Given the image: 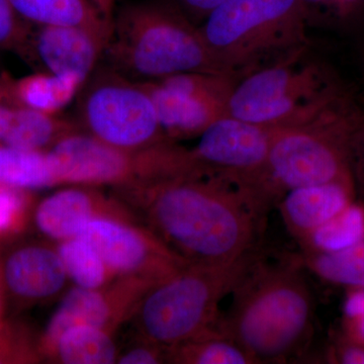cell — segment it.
Wrapping results in <instances>:
<instances>
[{
  "mask_svg": "<svg viewBox=\"0 0 364 364\" xmlns=\"http://www.w3.org/2000/svg\"><path fill=\"white\" fill-rule=\"evenodd\" d=\"M114 191L141 223L191 264H224L261 248L269 210L232 177L181 176Z\"/></svg>",
  "mask_w": 364,
  "mask_h": 364,
  "instance_id": "6da1fadb",
  "label": "cell"
},
{
  "mask_svg": "<svg viewBox=\"0 0 364 364\" xmlns=\"http://www.w3.org/2000/svg\"><path fill=\"white\" fill-rule=\"evenodd\" d=\"M301 256L262 250L232 291L219 332L256 363H286L299 355L313 330V298Z\"/></svg>",
  "mask_w": 364,
  "mask_h": 364,
  "instance_id": "7a4b0ae2",
  "label": "cell"
},
{
  "mask_svg": "<svg viewBox=\"0 0 364 364\" xmlns=\"http://www.w3.org/2000/svg\"><path fill=\"white\" fill-rule=\"evenodd\" d=\"M364 105L350 90L309 123L279 129L251 189L268 210L289 191L330 182L353 186L352 136Z\"/></svg>",
  "mask_w": 364,
  "mask_h": 364,
  "instance_id": "3957f363",
  "label": "cell"
},
{
  "mask_svg": "<svg viewBox=\"0 0 364 364\" xmlns=\"http://www.w3.org/2000/svg\"><path fill=\"white\" fill-rule=\"evenodd\" d=\"M198 28L219 71L237 80L311 46L299 0H225Z\"/></svg>",
  "mask_w": 364,
  "mask_h": 364,
  "instance_id": "277c9868",
  "label": "cell"
},
{
  "mask_svg": "<svg viewBox=\"0 0 364 364\" xmlns=\"http://www.w3.org/2000/svg\"><path fill=\"white\" fill-rule=\"evenodd\" d=\"M104 58L136 81L188 72L222 74L200 28L167 0L128 4L114 18Z\"/></svg>",
  "mask_w": 364,
  "mask_h": 364,
  "instance_id": "5b68a950",
  "label": "cell"
},
{
  "mask_svg": "<svg viewBox=\"0 0 364 364\" xmlns=\"http://www.w3.org/2000/svg\"><path fill=\"white\" fill-rule=\"evenodd\" d=\"M262 252L224 264H189L151 287L130 318L135 336L168 349L220 333V304Z\"/></svg>",
  "mask_w": 364,
  "mask_h": 364,
  "instance_id": "8992f818",
  "label": "cell"
},
{
  "mask_svg": "<svg viewBox=\"0 0 364 364\" xmlns=\"http://www.w3.org/2000/svg\"><path fill=\"white\" fill-rule=\"evenodd\" d=\"M310 51L311 46L237 80L226 114L267 128L286 129L309 123L329 109L351 88Z\"/></svg>",
  "mask_w": 364,
  "mask_h": 364,
  "instance_id": "52a82bcc",
  "label": "cell"
},
{
  "mask_svg": "<svg viewBox=\"0 0 364 364\" xmlns=\"http://www.w3.org/2000/svg\"><path fill=\"white\" fill-rule=\"evenodd\" d=\"M77 117L83 133L117 149L142 151L170 141L142 82L109 66L93 72L79 92Z\"/></svg>",
  "mask_w": 364,
  "mask_h": 364,
  "instance_id": "ba28073f",
  "label": "cell"
},
{
  "mask_svg": "<svg viewBox=\"0 0 364 364\" xmlns=\"http://www.w3.org/2000/svg\"><path fill=\"white\" fill-rule=\"evenodd\" d=\"M141 82L152 98L165 136L178 142L200 136L227 114L237 79L224 74L188 72Z\"/></svg>",
  "mask_w": 364,
  "mask_h": 364,
  "instance_id": "9c48e42d",
  "label": "cell"
},
{
  "mask_svg": "<svg viewBox=\"0 0 364 364\" xmlns=\"http://www.w3.org/2000/svg\"><path fill=\"white\" fill-rule=\"evenodd\" d=\"M77 237L97 249L117 277L154 286L191 264L139 221L95 218L81 228Z\"/></svg>",
  "mask_w": 364,
  "mask_h": 364,
  "instance_id": "30bf717a",
  "label": "cell"
},
{
  "mask_svg": "<svg viewBox=\"0 0 364 364\" xmlns=\"http://www.w3.org/2000/svg\"><path fill=\"white\" fill-rule=\"evenodd\" d=\"M57 183L114 189L149 181L156 171L155 148L124 151L75 132L48 150Z\"/></svg>",
  "mask_w": 364,
  "mask_h": 364,
  "instance_id": "8fae6325",
  "label": "cell"
},
{
  "mask_svg": "<svg viewBox=\"0 0 364 364\" xmlns=\"http://www.w3.org/2000/svg\"><path fill=\"white\" fill-rule=\"evenodd\" d=\"M153 284L129 277H117L100 289L74 287L69 289L38 340L41 358L50 359L60 335L75 324H86L114 333L129 322L136 305Z\"/></svg>",
  "mask_w": 364,
  "mask_h": 364,
  "instance_id": "7c38bea8",
  "label": "cell"
},
{
  "mask_svg": "<svg viewBox=\"0 0 364 364\" xmlns=\"http://www.w3.org/2000/svg\"><path fill=\"white\" fill-rule=\"evenodd\" d=\"M277 130L225 114L198 136L189 149L191 158L202 171L232 177L250 188Z\"/></svg>",
  "mask_w": 364,
  "mask_h": 364,
  "instance_id": "4fadbf2b",
  "label": "cell"
},
{
  "mask_svg": "<svg viewBox=\"0 0 364 364\" xmlns=\"http://www.w3.org/2000/svg\"><path fill=\"white\" fill-rule=\"evenodd\" d=\"M18 239L0 254V277L6 309L23 310L63 294L69 279L56 246Z\"/></svg>",
  "mask_w": 364,
  "mask_h": 364,
  "instance_id": "5bb4252c",
  "label": "cell"
},
{
  "mask_svg": "<svg viewBox=\"0 0 364 364\" xmlns=\"http://www.w3.org/2000/svg\"><path fill=\"white\" fill-rule=\"evenodd\" d=\"M98 217L141 222L117 196L86 186H72L46 196L33 208L32 222L45 239L58 243L77 237L86 223Z\"/></svg>",
  "mask_w": 364,
  "mask_h": 364,
  "instance_id": "9a60e30c",
  "label": "cell"
},
{
  "mask_svg": "<svg viewBox=\"0 0 364 364\" xmlns=\"http://www.w3.org/2000/svg\"><path fill=\"white\" fill-rule=\"evenodd\" d=\"M111 36L78 26H36L28 61L50 73L78 76L86 83L104 58Z\"/></svg>",
  "mask_w": 364,
  "mask_h": 364,
  "instance_id": "2e32d148",
  "label": "cell"
},
{
  "mask_svg": "<svg viewBox=\"0 0 364 364\" xmlns=\"http://www.w3.org/2000/svg\"><path fill=\"white\" fill-rule=\"evenodd\" d=\"M352 184L330 182L291 189L280 200V214L298 240L322 226L354 202Z\"/></svg>",
  "mask_w": 364,
  "mask_h": 364,
  "instance_id": "e0dca14e",
  "label": "cell"
},
{
  "mask_svg": "<svg viewBox=\"0 0 364 364\" xmlns=\"http://www.w3.org/2000/svg\"><path fill=\"white\" fill-rule=\"evenodd\" d=\"M18 16L33 26H78L112 35L114 21L105 20L91 0H9Z\"/></svg>",
  "mask_w": 364,
  "mask_h": 364,
  "instance_id": "ac0fdd59",
  "label": "cell"
},
{
  "mask_svg": "<svg viewBox=\"0 0 364 364\" xmlns=\"http://www.w3.org/2000/svg\"><path fill=\"white\" fill-rule=\"evenodd\" d=\"M85 85L78 76L47 71L11 79L14 97L21 105L49 114H59L77 97Z\"/></svg>",
  "mask_w": 364,
  "mask_h": 364,
  "instance_id": "d6986e66",
  "label": "cell"
},
{
  "mask_svg": "<svg viewBox=\"0 0 364 364\" xmlns=\"http://www.w3.org/2000/svg\"><path fill=\"white\" fill-rule=\"evenodd\" d=\"M119 349L114 333L86 324H75L60 335L49 360L65 364L117 363Z\"/></svg>",
  "mask_w": 364,
  "mask_h": 364,
  "instance_id": "ffe728a7",
  "label": "cell"
},
{
  "mask_svg": "<svg viewBox=\"0 0 364 364\" xmlns=\"http://www.w3.org/2000/svg\"><path fill=\"white\" fill-rule=\"evenodd\" d=\"M0 184L28 191L58 186L49 152L0 144Z\"/></svg>",
  "mask_w": 364,
  "mask_h": 364,
  "instance_id": "44dd1931",
  "label": "cell"
},
{
  "mask_svg": "<svg viewBox=\"0 0 364 364\" xmlns=\"http://www.w3.org/2000/svg\"><path fill=\"white\" fill-rule=\"evenodd\" d=\"M56 249L67 277L75 287L86 289H104L117 277L97 249L80 237L58 242Z\"/></svg>",
  "mask_w": 364,
  "mask_h": 364,
  "instance_id": "7402d4cb",
  "label": "cell"
},
{
  "mask_svg": "<svg viewBox=\"0 0 364 364\" xmlns=\"http://www.w3.org/2000/svg\"><path fill=\"white\" fill-rule=\"evenodd\" d=\"M364 240V205L351 203L338 215L314 230L301 243L306 252H334Z\"/></svg>",
  "mask_w": 364,
  "mask_h": 364,
  "instance_id": "603a6c76",
  "label": "cell"
},
{
  "mask_svg": "<svg viewBox=\"0 0 364 364\" xmlns=\"http://www.w3.org/2000/svg\"><path fill=\"white\" fill-rule=\"evenodd\" d=\"M167 363L255 364V360L234 340L221 333L177 345L167 350Z\"/></svg>",
  "mask_w": 364,
  "mask_h": 364,
  "instance_id": "cb8c5ba5",
  "label": "cell"
},
{
  "mask_svg": "<svg viewBox=\"0 0 364 364\" xmlns=\"http://www.w3.org/2000/svg\"><path fill=\"white\" fill-rule=\"evenodd\" d=\"M304 267L331 284L364 287V240L334 252H306Z\"/></svg>",
  "mask_w": 364,
  "mask_h": 364,
  "instance_id": "d4e9b609",
  "label": "cell"
},
{
  "mask_svg": "<svg viewBox=\"0 0 364 364\" xmlns=\"http://www.w3.org/2000/svg\"><path fill=\"white\" fill-rule=\"evenodd\" d=\"M309 28L354 31L364 26V0H299Z\"/></svg>",
  "mask_w": 364,
  "mask_h": 364,
  "instance_id": "484cf974",
  "label": "cell"
},
{
  "mask_svg": "<svg viewBox=\"0 0 364 364\" xmlns=\"http://www.w3.org/2000/svg\"><path fill=\"white\" fill-rule=\"evenodd\" d=\"M33 193L0 184V244L18 239L32 222Z\"/></svg>",
  "mask_w": 364,
  "mask_h": 364,
  "instance_id": "4316f807",
  "label": "cell"
},
{
  "mask_svg": "<svg viewBox=\"0 0 364 364\" xmlns=\"http://www.w3.org/2000/svg\"><path fill=\"white\" fill-rule=\"evenodd\" d=\"M33 26L18 16L9 0H0V51L30 59Z\"/></svg>",
  "mask_w": 364,
  "mask_h": 364,
  "instance_id": "83f0119b",
  "label": "cell"
},
{
  "mask_svg": "<svg viewBox=\"0 0 364 364\" xmlns=\"http://www.w3.org/2000/svg\"><path fill=\"white\" fill-rule=\"evenodd\" d=\"M117 363L157 364L167 363V350L147 340L135 336L133 343L119 351Z\"/></svg>",
  "mask_w": 364,
  "mask_h": 364,
  "instance_id": "f1b7e54d",
  "label": "cell"
},
{
  "mask_svg": "<svg viewBox=\"0 0 364 364\" xmlns=\"http://www.w3.org/2000/svg\"><path fill=\"white\" fill-rule=\"evenodd\" d=\"M350 172L355 198L364 205V111L352 136Z\"/></svg>",
  "mask_w": 364,
  "mask_h": 364,
  "instance_id": "f546056e",
  "label": "cell"
},
{
  "mask_svg": "<svg viewBox=\"0 0 364 364\" xmlns=\"http://www.w3.org/2000/svg\"><path fill=\"white\" fill-rule=\"evenodd\" d=\"M196 26H200L208 14L225 0H167Z\"/></svg>",
  "mask_w": 364,
  "mask_h": 364,
  "instance_id": "4dcf8cb0",
  "label": "cell"
},
{
  "mask_svg": "<svg viewBox=\"0 0 364 364\" xmlns=\"http://www.w3.org/2000/svg\"><path fill=\"white\" fill-rule=\"evenodd\" d=\"M335 358L342 364H364V344L345 337L335 348Z\"/></svg>",
  "mask_w": 364,
  "mask_h": 364,
  "instance_id": "1f68e13d",
  "label": "cell"
},
{
  "mask_svg": "<svg viewBox=\"0 0 364 364\" xmlns=\"http://www.w3.org/2000/svg\"><path fill=\"white\" fill-rule=\"evenodd\" d=\"M345 318L364 315V287H354L349 291L344 304Z\"/></svg>",
  "mask_w": 364,
  "mask_h": 364,
  "instance_id": "d6a6232c",
  "label": "cell"
},
{
  "mask_svg": "<svg viewBox=\"0 0 364 364\" xmlns=\"http://www.w3.org/2000/svg\"><path fill=\"white\" fill-rule=\"evenodd\" d=\"M346 336L364 344V315L345 320Z\"/></svg>",
  "mask_w": 364,
  "mask_h": 364,
  "instance_id": "836d02e7",
  "label": "cell"
},
{
  "mask_svg": "<svg viewBox=\"0 0 364 364\" xmlns=\"http://www.w3.org/2000/svg\"><path fill=\"white\" fill-rule=\"evenodd\" d=\"M105 20L114 21V11L119 0H91Z\"/></svg>",
  "mask_w": 364,
  "mask_h": 364,
  "instance_id": "e575fe53",
  "label": "cell"
},
{
  "mask_svg": "<svg viewBox=\"0 0 364 364\" xmlns=\"http://www.w3.org/2000/svg\"><path fill=\"white\" fill-rule=\"evenodd\" d=\"M6 303H4V291H2L1 277H0V324L6 320Z\"/></svg>",
  "mask_w": 364,
  "mask_h": 364,
  "instance_id": "d590c367",
  "label": "cell"
},
{
  "mask_svg": "<svg viewBox=\"0 0 364 364\" xmlns=\"http://www.w3.org/2000/svg\"><path fill=\"white\" fill-rule=\"evenodd\" d=\"M0 363H1V359H0Z\"/></svg>",
  "mask_w": 364,
  "mask_h": 364,
  "instance_id": "8d00e7d4",
  "label": "cell"
}]
</instances>
